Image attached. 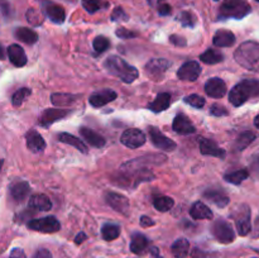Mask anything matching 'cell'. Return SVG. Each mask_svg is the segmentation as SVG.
I'll return each mask as SVG.
<instances>
[{
    "instance_id": "cell-1",
    "label": "cell",
    "mask_w": 259,
    "mask_h": 258,
    "mask_svg": "<svg viewBox=\"0 0 259 258\" xmlns=\"http://www.w3.org/2000/svg\"><path fill=\"white\" fill-rule=\"evenodd\" d=\"M166 161V156L162 154H147L139 158L124 163L118 171V176L114 179V184L123 187H136L143 181H151L153 179L149 166L161 164Z\"/></svg>"
},
{
    "instance_id": "cell-2",
    "label": "cell",
    "mask_w": 259,
    "mask_h": 258,
    "mask_svg": "<svg viewBox=\"0 0 259 258\" xmlns=\"http://www.w3.org/2000/svg\"><path fill=\"white\" fill-rule=\"evenodd\" d=\"M104 67L110 75L116 76L125 83H132L139 76L138 70L119 56H109L104 62Z\"/></svg>"
},
{
    "instance_id": "cell-3",
    "label": "cell",
    "mask_w": 259,
    "mask_h": 258,
    "mask_svg": "<svg viewBox=\"0 0 259 258\" xmlns=\"http://www.w3.org/2000/svg\"><path fill=\"white\" fill-rule=\"evenodd\" d=\"M234 58L242 67L259 72V43L247 40L235 50Z\"/></svg>"
},
{
    "instance_id": "cell-4",
    "label": "cell",
    "mask_w": 259,
    "mask_h": 258,
    "mask_svg": "<svg viewBox=\"0 0 259 258\" xmlns=\"http://www.w3.org/2000/svg\"><path fill=\"white\" fill-rule=\"evenodd\" d=\"M252 98L259 99V80L255 78L240 81L229 93V101L234 106L243 105Z\"/></svg>"
},
{
    "instance_id": "cell-5",
    "label": "cell",
    "mask_w": 259,
    "mask_h": 258,
    "mask_svg": "<svg viewBox=\"0 0 259 258\" xmlns=\"http://www.w3.org/2000/svg\"><path fill=\"white\" fill-rule=\"evenodd\" d=\"M252 8L245 0H227L220 7L219 18L222 19H242L250 13Z\"/></svg>"
},
{
    "instance_id": "cell-6",
    "label": "cell",
    "mask_w": 259,
    "mask_h": 258,
    "mask_svg": "<svg viewBox=\"0 0 259 258\" xmlns=\"http://www.w3.org/2000/svg\"><path fill=\"white\" fill-rule=\"evenodd\" d=\"M212 235L217 238L218 242L224 243V244H229L235 239V232L233 229L232 225L224 219H219L212 224L211 228Z\"/></svg>"
},
{
    "instance_id": "cell-7",
    "label": "cell",
    "mask_w": 259,
    "mask_h": 258,
    "mask_svg": "<svg viewBox=\"0 0 259 258\" xmlns=\"http://www.w3.org/2000/svg\"><path fill=\"white\" fill-rule=\"evenodd\" d=\"M235 225H237V230L239 235L245 237L252 230V222H250V209L248 205L243 204L240 205L234 212Z\"/></svg>"
},
{
    "instance_id": "cell-8",
    "label": "cell",
    "mask_w": 259,
    "mask_h": 258,
    "mask_svg": "<svg viewBox=\"0 0 259 258\" xmlns=\"http://www.w3.org/2000/svg\"><path fill=\"white\" fill-rule=\"evenodd\" d=\"M29 229L40 233H56L61 229V223L56 217H45L39 219H33L28 222Z\"/></svg>"
},
{
    "instance_id": "cell-9",
    "label": "cell",
    "mask_w": 259,
    "mask_h": 258,
    "mask_svg": "<svg viewBox=\"0 0 259 258\" xmlns=\"http://www.w3.org/2000/svg\"><path fill=\"white\" fill-rule=\"evenodd\" d=\"M148 133L152 143H153L158 149H162V151L166 152H172L176 149V142H174L172 139H169L168 137L164 136V134L162 133L158 128H156V126H149Z\"/></svg>"
},
{
    "instance_id": "cell-10",
    "label": "cell",
    "mask_w": 259,
    "mask_h": 258,
    "mask_svg": "<svg viewBox=\"0 0 259 258\" xmlns=\"http://www.w3.org/2000/svg\"><path fill=\"white\" fill-rule=\"evenodd\" d=\"M147 138L146 134L141 131V129L137 128H131L126 129L123 134H121L120 142L124 144L125 147L132 149L139 148V147L143 146L146 143Z\"/></svg>"
},
{
    "instance_id": "cell-11",
    "label": "cell",
    "mask_w": 259,
    "mask_h": 258,
    "mask_svg": "<svg viewBox=\"0 0 259 258\" xmlns=\"http://www.w3.org/2000/svg\"><path fill=\"white\" fill-rule=\"evenodd\" d=\"M171 65L172 63L166 58H153L146 65V72L153 80H161Z\"/></svg>"
},
{
    "instance_id": "cell-12",
    "label": "cell",
    "mask_w": 259,
    "mask_h": 258,
    "mask_svg": "<svg viewBox=\"0 0 259 258\" xmlns=\"http://www.w3.org/2000/svg\"><path fill=\"white\" fill-rule=\"evenodd\" d=\"M106 202L111 209L120 212L121 215H129V200L124 195L118 194V192H108L105 196Z\"/></svg>"
},
{
    "instance_id": "cell-13",
    "label": "cell",
    "mask_w": 259,
    "mask_h": 258,
    "mask_svg": "<svg viewBox=\"0 0 259 258\" xmlns=\"http://www.w3.org/2000/svg\"><path fill=\"white\" fill-rule=\"evenodd\" d=\"M201 73V66L196 61H187L177 71V77L182 81H195Z\"/></svg>"
},
{
    "instance_id": "cell-14",
    "label": "cell",
    "mask_w": 259,
    "mask_h": 258,
    "mask_svg": "<svg viewBox=\"0 0 259 258\" xmlns=\"http://www.w3.org/2000/svg\"><path fill=\"white\" fill-rule=\"evenodd\" d=\"M67 114L68 110H65V109H46V110L40 114L39 119H38V124H39L40 126L47 128V126L56 123V121L65 118Z\"/></svg>"
},
{
    "instance_id": "cell-15",
    "label": "cell",
    "mask_w": 259,
    "mask_h": 258,
    "mask_svg": "<svg viewBox=\"0 0 259 258\" xmlns=\"http://www.w3.org/2000/svg\"><path fill=\"white\" fill-rule=\"evenodd\" d=\"M205 93L215 99H220L227 94V83L220 77H212L205 83Z\"/></svg>"
},
{
    "instance_id": "cell-16",
    "label": "cell",
    "mask_w": 259,
    "mask_h": 258,
    "mask_svg": "<svg viewBox=\"0 0 259 258\" xmlns=\"http://www.w3.org/2000/svg\"><path fill=\"white\" fill-rule=\"evenodd\" d=\"M200 152H201L204 156H211V157H218L220 159H224L227 156V152L225 149L220 148L214 141L206 138L200 139Z\"/></svg>"
},
{
    "instance_id": "cell-17",
    "label": "cell",
    "mask_w": 259,
    "mask_h": 258,
    "mask_svg": "<svg viewBox=\"0 0 259 258\" xmlns=\"http://www.w3.org/2000/svg\"><path fill=\"white\" fill-rule=\"evenodd\" d=\"M116 96H118V94L114 90H111V89H104V90L98 91V93H94L89 98V101H90V104L94 108H101V106L106 105L110 101L115 100Z\"/></svg>"
},
{
    "instance_id": "cell-18",
    "label": "cell",
    "mask_w": 259,
    "mask_h": 258,
    "mask_svg": "<svg viewBox=\"0 0 259 258\" xmlns=\"http://www.w3.org/2000/svg\"><path fill=\"white\" fill-rule=\"evenodd\" d=\"M172 128L177 134H182V136H187V134H192L196 132V128L192 124V121L185 114H177L175 116Z\"/></svg>"
},
{
    "instance_id": "cell-19",
    "label": "cell",
    "mask_w": 259,
    "mask_h": 258,
    "mask_svg": "<svg viewBox=\"0 0 259 258\" xmlns=\"http://www.w3.org/2000/svg\"><path fill=\"white\" fill-rule=\"evenodd\" d=\"M10 196L14 201L22 202L28 197L30 192V186L27 181H15L10 185Z\"/></svg>"
},
{
    "instance_id": "cell-20",
    "label": "cell",
    "mask_w": 259,
    "mask_h": 258,
    "mask_svg": "<svg viewBox=\"0 0 259 258\" xmlns=\"http://www.w3.org/2000/svg\"><path fill=\"white\" fill-rule=\"evenodd\" d=\"M25 141H27V147L33 153L42 152L46 148V142L43 137L38 133L37 131H29L25 134Z\"/></svg>"
},
{
    "instance_id": "cell-21",
    "label": "cell",
    "mask_w": 259,
    "mask_h": 258,
    "mask_svg": "<svg viewBox=\"0 0 259 258\" xmlns=\"http://www.w3.org/2000/svg\"><path fill=\"white\" fill-rule=\"evenodd\" d=\"M7 53L10 62L17 67H23V66L27 65V55L19 45H10L8 47Z\"/></svg>"
},
{
    "instance_id": "cell-22",
    "label": "cell",
    "mask_w": 259,
    "mask_h": 258,
    "mask_svg": "<svg viewBox=\"0 0 259 258\" xmlns=\"http://www.w3.org/2000/svg\"><path fill=\"white\" fill-rule=\"evenodd\" d=\"M80 134L89 144H91L93 147H96V148H103V147L106 144L105 138H104L103 136L96 133V132L93 131V129L88 128V126H81Z\"/></svg>"
},
{
    "instance_id": "cell-23",
    "label": "cell",
    "mask_w": 259,
    "mask_h": 258,
    "mask_svg": "<svg viewBox=\"0 0 259 258\" xmlns=\"http://www.w3.org/2000/svg\"><path fill=\"white\" fill-rule=\"evenodd\" d=\"M212 43L217 47H232L235 43L234 33L227 29H220L215 33Z\"/></svg>"
},
{
    "instance_id": "cell-24",
    "label": "cell",
    "mask_w": 259,
    "mask_h": 258,
    "mask_svg": "<svg viewBox=\"0 0 259 258\" xmlns=\"http://www.w3.org/2000/svg\"><path fill=\"white\" fill-rule=\"evenodd\" d=\"M28 205L30 209L38 210V211H48L52 209V202H51L50 197L46 196L45 194H35L30 196Z\"/></svg>"
},
{
    "instance_id": "cell-25",
    "label": "cell",
    "mask_w": 259,
    "mask_h": 258,
    "mask_svg": "<svg viewBox=\"0 0 259 258\" xmlns=\"http://www.w3.org/2000/svg\"><path fill=\"white\" fill-rule=\"evenodd\" d=\"M204 197L217 205L218 207H225L229 204V196L222 190H206L204 192Z\"/></svg>"
},
{
    "instance_id": "cell-26",
    "label": "cell",
    "mask_w": 259,
    "mask_h": 258,
    "mask_svg": "<svg viewBox=\"0 0 259 258\" xmlns=\"http://www.w3.org/2000/svg\"><path fill=\"white\" fill-rule=\"evenodd\" d=\"M169 104H171V94L162 93L157 95V98L152 103L148 104V109L153 113H161L168 109Z\"/></svg>"
},
{
    "instance_id": "cell-27",
    "label": "cell",
    "mask_w": 259,
    "mask_h": 258,
    "mask_svg": "<svg viewBox=\"0 0 259 258\" xmlns=\"http://www.w3.org/2000/svg\"><path fill=\"white\" fill-rule=\"evenodd\" d=\"M58 141L62 142V143L65 144H68V146H72L75 147L76 149H78V151L81 152V153L86 154L88 153V147H86V144L83 143L82 141H81L80 138H77V137H75L73 134H70V133H60L58 134Z\"/></svg>"
},
{
    "instance_id": "cell-28",
    "label": "cell",
    "mask_w": 259,
    "mask_h": 258,
    "mask_svg": "<svg viewBox=\"0 0 259 258\" xmlns=\"http://www.w3.org/2000/svg\"><path fill=\"white\" fill-rule=\"evenodd\" d=\"M46 14L51 22L57 23V24H61L66 19L65 9L58 4H48L46 7Z\"/></svg>"
},
{
    "instance_id": "cell-29",
    "label": "cell",
    "mask_w": 259,
    "mask_h": 258,
    "mask_svg": "<svg viewBox=\"0 0 259 258\" xmlns=\"http://www.w3.org/2000/svg\"><path fill=\"white\" fill-rule=\"evenodd\" d=\"M190 215L197 220L212 219V211L202 201H196L195 204H192L191 209H190Z\"/></svg>"
},
{
    "instance_id": "cell-30",
    "label": "cell",
    "mask_w": 259,
    "mask_h": 258,
    "mask_svg": "<svg viewBox=\"0 0 259 258\" xmlns=\"http://www.w3.org/2000/svg\"><path fill=\"white\" fill-rule=\"evenodd\" d=\"M15 37L20 40V42L25 43V45H34L37 43L38 40V34L30 28H25V27H19L15 29L14 32Z\"/></svg>"
},
{
    "instance_id": "cell-31",
    "label": "cell",
    "mask_w": 259,
    "mask_h": 258,
    "mask_svg": "<svg viewBox=\"0 0 259 258\" xmlns=\"http://www.w3.org/2000/svg\"><path fill=\"white\" fill-rule=\"evenodd\" d=\"M149 242L148 238L146 237L142 233H134L132 235V242H131V250L136 254H141L146 250V248L148 247Z\"/></svg>"
},
{
    "instance_id": "cell-32",
    "label": "cell",
    "mask_w": 259,
    "mask_h": 258,
    "mask_svg": "<svg viewBox=\"0 0 259 258\" xmlns=\"http://www.w3.org/2000/svg\"><path fill=\"white\" fill-rule=\"evenodd\" d=\"M171 250L176 258H186L190 252V242L185 238H180L172 244Z\"/></svg>"
},
{
    "instance_id": "cell-33",
    "label": "cell",
    "mask_w": 259,
    "mask_h": 258,
    "mask_svg": "<svg viewBox=\"0 0 259 258\" xmlns=\"http://www.w3.org/2000/svg\"><path fill=\"white\" fill-rule=\"evenodd\" d=\"M200 60L204 63H207V65H217V63L222 62L224 60V55L219 51L214 50V48H209V50H206L204 53L200 55Z\"/></svg>"
},
{
    "instance_id": "cell-34",
    "label": "cell",
    "mask_w": 259,
    "mask_h": 258,
    "mask_svg": "<svg viewBox=\"0 0 259 258\" xmlns=\"http://www.w3.org/2000/svg\"><path fill=\"white\" fill-rule=\"evenodd\" d=\"M255 138H257V136H255L254 132H250V131L243 132V133L238 137L237 141H235V144H234L235 149H237V151H244L250 143L254 142Z\"/></svg>"
},
{
    "instance_id": "cell-35",
    "label": "cell",
    "mask_w": 259,
    "mask_h": 258,
    "mask_svg": "<svg viewBox=\"0 0 259 258\" xmlns=\"http://www.w3.org/2000/svg\"><path fill=\"white\" fill-rule=\"evenodd\" d=\"M76 100H77V96L71 95V94L56 93L52 94V96H51V101L56 106H68L75 103Z\"/></svg>"
},
{
    "instance_id": "cell-36",
    "label": "cell",
    "mask_w": 259,
    "mask_h": 258,
    "mask_svg": "<svg viewBox=\"0 0 259 258\" xmlns=\"http://www.w3.org/2000/svg\"><path fill=\"white\" fill-rule=\"evenodd\" d=\"M248 177H249V172H248V169H238V171L230 172V174L225 175L224 180L233 185H239L242 184L244 180H247Z\"/></svg>"
},
{
    "instance_id": "cell-37",
    "label": "cell",
    "mask_w": 259,
    "mask_h": 258,
    "mask_svg": "<svg viewBox=\"0 0 259 258\" xmlns=\"http://www.w3.org/2000/svg\"><path fill=\"white\" fill-rule=\"evenodd\" d=\"M153 205L158 211L166 212V211H169V210L174 207L175 200L169 196H159L154 199Z\"/></svg>"
},
{
    "instance_id": "cell-38",
    "label": "cell",
    "mask_w": 259,
    "mask_h": 258,
    "mask_svg": "<svg viewBox=\"0 0 259 258\" xmlns=\"http://www.w3.org/2000/svg\"><path fill=\"white\" fill-rule=\"evenodd\" d=\"M101 234H103V238L105 240H114L119 237L120 234V227L116 224H111V223H108L103 227L101 229Z\"/></svg>"
},
{
    "instance_id": "cell-39",
    "label": "cell",
    "mask_w": 259,
    "mask_h": 258,
    "mask_svg": "<svg viewBox=\"0 0 259 258\" xmlns=\"http://www.w3.org/2000/svg\"><path fill=\"white\" fill-rule=\"evenodd\" d=\"M30 94H32V90H30V89H28V88L19 89V90L15 91L14 95H13L12 104L14 106H20L23 104V101H24L25 99L30 95Z\"/></svg>"
},
{
    "instance_id": "cell-40",
    "label": "cell",
    "mask_w": 259,
    "mask_h": 258,
    "mask_svg": "<svg viewBox=\"0 0 259 258\" xmlns=\"http://www.w3.org/2000/svg\"><path fill=\"white\" fill-rule=\"evenodd\" d=\"M109 46H110V40H109L108 38L104 37V35H99V37H96L93 42V47L96 53L105 52L109 48Z\"/></svg>"
},
{
    "instance_id": "cell-41",
    "label": "cell",
    "mask_w": 259,
    "mask_h": 258,
    "mask_svg": "<svg viewBox=\"0 0 259 258\" xmlns=\"http://www.w3.org/2000/svg\"><path fill=\"white\" fill-rule=\"evenodd\" d=\"M25 17H27V20L32 25H40L43 23V15L37 9H34V8L28 9Z\"/></svg>"
},
{
    "instance_id": "cell-42",
    "label": "cell",
    "mask_w": 259,
    "mask_h": 258,
    "mask_svg": "<svg viewBox=\"0 0 259 258\" xmlns=\"http://www.w3.org/2000/svg\"><path fill=\"white\" fill-rule=\"evenodd\" d=\"M179 20L181 22V24L184 25V27L190 28H194L197 23L196 17H195L191 12H182L181 14H180Z\"/></svg>"
},
{
    "instance_id": "cell-43",
    "label": "cell",
    "mask_w": 259,
    "mask_h": 258,
    "mask_svg": "<svg viewBox=\"0 0 259 258\" xmlns=\"http://www.w3.org/2000/svg\"><path fill=\"white\" fill-rule=\"evenodd\" d=\"M184 100L185 103H187L190 106H192V108L201 109L205 106V99L202 98L201 95H197V94H192V95L186 96Z\"/></svg>"
},
{
    "instance_id": "cell-44",
    "label": "cell",
    "mask_w": 259,
    "mask_h": 258,
    "mask_svg": "<svg viewBox=\"0 0 259 258\" xmlns=\"http://www.w3.org/2000/svg\"><path fill=\"white\" fill-rule=\"evenodd\" d=\"M82 7L90 14H94L101 8V3L99 0H82Z\"/></svg>"
},
{
    "instance_id": "cell-45",
    "label": "cell",
    "mask_w": 259,
    "mask_h": 258,
    "mask_svg": "<svg viewBox=\"0 0 259 258\" xmlns=\"http://www.w3.org/2000/svg\"><path fill=\"white\" fill-rule=\"evenodd\" d=\"M210 114L214 116H225L229 113H228L225 106L220 105V104H214V105H211V108H210Z\"/></svg>"
},
{
    "instance_id": "cell-46",
    "label": "cell",
    "mask_w": 259,
    "mask_h": 258,
    "mask_svg": "<svg viewBox=\"0 0 259 258\" xmlns=\"http://www.w3.org/2000/svg\"><path fill=\"white\" fill-rule=\"evenodd\" d=\"M115 34L119 38H121V39H129V38H136L138 35V33L132 32V30L125 29V28H119V29H116Z\"/></svg>"
},
{
    "instance_id": "cell-47",
    "label": "cell",
    "mask_w": 259,
    "mask_h": 258,
    "mask_svg": "<svg viewBox=\"0 0 259 258\" xmlns=\"http://www.w3.org/2000/svg\"><path fill=\"white\" fill-rule=\"evenodd\" d=\"M111 20L113 22H118V20H128V15L124 13V10L120 7L115 8L114 12L111 13Z\"/></svg>"
},
{
    "instance_id": "cell-48",
    "label": "cell",
    "mask_w": 259,
    "mask_h": 258,
    "mask_svg": "<svg viewBox=\"0 0 259 258\" xmlns=\"http://www.w3.org/2000/svg\"><path fill=\"white\" fill-rule=\"evenodd\" d=\"M169 42L174 46H177V47H185V46L187 45L186 39H185L184 37H181V35L177 34H172L171 37H169Z\"/></svg>"
},
{
    "instance_id": "cell-49",
    "label": "cell",
    "mask_w": 259,
    "mask_h": 258,
    "mask_svg": "<svg viewBox=\"0 0 259 258\" xmlns=\"http://www.w3.org/2000/svg\"><path fill=\"white\" fill-rule=\"evenodd\" d=\"M0 9H2L3 14H4L5 17H10L13 13L12 5H10V3L8 2V0H0Z\"/></svg>"
},
{
    "instance_id": "cell-50",
    "label": "cell",
    "mask_w": 259,
    "mask_h": 258,
    "mask_svg": "<svg viewBox=\"0 0 259 258\" xmlns=\"http://www.w3.org/2000/svg\"><path fill=\"white\" fill-rule=\"evenodd\" d=\"M171 12H172L171 5L166 4V3H161V4H159V7H158V13H159V14H161V15H163V17H166V15L171 14Z\"/></svg>"
},
{
    "instance_id": "cell-51",
    "label": "cell",
    "mask_w": 259,
    "mask_h": 258,
    "mask_svg": "<svg viewBox=\"0 0 259 258\" xmlns=\"http://www.w3.org/2000/svg\"><path fill=\"white\" fill-rule=\"evenodd\" d=\"M9 258H27V255H25L24 250H23L22 248H14V249L10 252Z\"/></svg>"
},
{
    "instance_id": "cell-52",
    "label": "cell",
    "mask_w": 259,
    "mask_h": 258,
    "mask_svg": "<svg viewBox=\"0 0 259 258\" xmlns=\"http://www.w3.org/2000/svg\"><path fill=\"white\" fill-rule=\"evenodd\" d=\"M154 224H156V223H154V220L151 219V218H149V217H146V215H143V217L141 218V225L143 228L153 227Z\"/></svg>"
},
{
    "instance_id": "cell-53",
    "label": "cell",
    "mask_w": 259,
    "mask_h": 258,
    "mask_svg": "<svg viewBox=\"0 0 259 258\" xmlns=\"http://www.w3.org/2000/svg\"><path fill=\"white\" fill-rule=\"evenodd\" d=\"M33 258H52V254H51V252L48 249H39L35 252Z\"/></svg>"
},
{
    "instance_id": "cell-54",
    "label": "cell",
    "mask_w": 259,
    "mask_h": 258,
    "mask_svg": "<svg viewBox=\"0 0 259 258\" xmlns=\"http://www.w3.org/2000/svg\"><path fill=\"white\" fill-rule=\"evenodd\" d=\"M86 238H88V235H86L85 233H83V232L78 233V234L76 235V238H75V243H76V244H81L83 240H86Z\"/></svg>"
},
{
    "instance_id": "cell-55",
    "label": "cell",
    "mask_w": 259,
    "mask_h": 258,
    "mask_svg": "<svg viewBox=\"0 0 259 258\" xmlns=\"http://www.w3.org/2000/svg\"><path fill=\"white\" fill-rule=\"evenodd\" d=\"M151 258H163L159 253V249L157 247H152L151 248Z\"/></svg>"
},
{
    "instance_id": "cell-56",
    "label": "cell",
    "mask_w": 259,
    "mask_h": 258,
    "mask_svg": "<svg viewBox=\"0 0 259 258\" xmlns=\"http://www.w3.org/2000/svg\"><path fill=\"white\" fill-rule=\"evenodd\" d=\"M252 166H253V168H254L255 172H259V156L255 157L254 161H253V163H252Z\"/></svg>"
},
{
    "instance_id": "cell-57",
    "label": "cell",
    "mask_w": 259,
    "mask_h": 258,
    "mask_svg": "<svg viewBox=\"0 0 259 258\" xmlns=\"http://www.w3.org/2000/svg\"><path fill=\"white\" fill-rule=\"evenodd\" d=\"M5 55H7V53H5L4 47H3V46L0 45V60H4V58H5Z\"/></svg>"
},
{
    "instance_id": "cell-58",
    "label": "cell",
    "mask_w": 259,
    "mask_h": 258,
    "mask_svg": "<svg viewBox=\"0 0 259 258\" xmlns=\"http://www.w3.org/2000/svg\"><path fill=\"white\" fill-rule=\"evenodd\" d=\"M255 230H257V233L254 234V237H259V217L257 219V223H255Z\"/></svg>"
},
{
    "instance_id": "cell-59",
    "label": "cell",
    "mask_w": 259,
    "mask_h": 258,
    "mask_svg": "<svg viewBox=\"0 0 259 258\" xmlns=\"http://www.w3.org/2000/svg\"><path fill=\"white\" fill-rule=\"evenodd\" d=\"M254 125L257 126V128L259 129V114L254 118Z\"/></svg>"
},
{
    "instance_id": "cell-60",
    "label": "cell",
    "mask_w": 259,
    "mask_h": 258,
    "mask_svg": "<svg viewBox=\"0 0 259 258\" xmlns=\"http://www.w3.org/2000/svg\"><path fill=\"white\" fill-rule=\"evenodd\" d=\"M3 163H4V161H3V159H0V169H2V166H3Z\"/></svg>"
},
{
    "instance_id": "cell-61",
    "label": "cell",
    "mask_w": 259,
    "mask_h": 258,
    "mask_svg": "<svg viewBox=\"0 0 259 258\" xmlns=\"http://www.w3.org/2000/svg\"><path fill=\"white\" fill-rule=\"evenodd\" d=\"M39 2H45V0H39Z\"/></svg>"
},
{
    "instance_id": "cell-62",
    "label": "cell",
    "mask_w": 259,
    "mask_h": 258,
    "mask_svg": "<svg viewBox=\"0 0 259 258\" xmlns=\"http://www.w3.org/2000/svg\"><path fill=\"white\" fill-rule=\"evenodd\" d=\"M255 2H258V3H259V0H255Z\"/></svg>"
},
{
    "instance_id": "cell-63",
    "label": "cell",
    "mask_w": 259,
    "mask_h": 258,
    "mask_svg": "<svg viewBox=\"0 0 259 258\" xmlns=\"http://www.w3.org/2000/svg\"><path fill=\"white\" fill-rule=\"evenodd\" d=\"M215 2H219V0H215Z\"/></svg>"
}]
</instances>
